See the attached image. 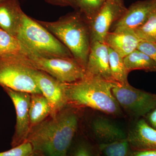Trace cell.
<instances>
[{"label": "cell", "instance_id": "1", "mask_svg": "<svg viewBox=\"0 0 156 156\" xmlns=\"http://www.w3.org/2000/svg\"><path fill=\"white\" fill-rule=\"evenodd\" d=\"M79 122L76 108L67 105L31 128L26 141L31 144L39 156H67Z\"/></svg>", "mask_w": 156, "mask_h": 156}, {"label": "cell", "instance_id": "2", "mask_svg": "<svg viewBox=\"0 0 156 156\" xmlns=\"http://www.w3.org/2000/svg\"><path fill=\"white\" fill-rule=\"evenodd\" d=\"M115 82L87 76L80 80L66 83L68 105L73 107H87L113 116L122 115L121 107L112 89Z\"/></svg>", "mask_w": 156, "mask_h": 156}, {"label": "cell", "instance_id": "3", "mask_svg": "<svg viewBox=\"0 0 156 156\" xmlns=\"http://www.w3.org/2000/svg\"><path fill=\"white\" fill-rule=\"evenodd\" d=\"M37 20L69 50L73 58L86 70L91 37L89 24L80 12L69 13L54 22Z\"/></svg>", "mask_w": 156, "mask_h": 156}, {"label": "cell", "instance_id": "4", "mask_svg": "<svg viewBox=\"0 0 156 156\" xmlns=\"http://www.w3.org/2000/svg\"><path fill=\"white\" fill-rule=\"evenodd\" d=\"M16 38L22 44L28 55L48 58H73L69 50L58 39L37 20L24 13Z\"/></svg>", "mask_w": 156, "mask_h": 156}, {"label": "cell", "instance_id": "5", "mask_svg": "<svg viewBox=\"0 0 156 156\" xmlns=\"http://www.w3.org/2000/svg\"><path fill=\"white\" fill-rule=\"evenodd\" d=\"M23 60L29 67L47 73L64 83H74L86 76V70L73 58L28 55Z\"/></svg>", "mask_w": 156, "mask_h": 156}, {"label": "cell", "instance_id": "6", "mask_svg": "<svg viewBox=\"0 0 156 156\" xmlns=\"http://www.w3.org/2000/svg\"><path fill=\"white\" fill-rule=\"evenodd\" d=\"M13 56L0 58V86L17 92L42 93L23 57Z\"/></svg>", "mask_w": 156, "mask_h": 156}, {"label": "cell", "instance_id": "7", "mask_svg": "<svg viewBox=\"0 0 156 156\" xmlns=\"http://www.w3.org/2000/svg\"><path fill=\"white\" fill-rule=\"evenodd\" d=\"M112 92L122 109L132 116H145L156 108V94L136 89L129 83H115Z\"/></svg>", "mask_w": 156, "mask_h": 156}, {"label": "cell", "instance_id": "8", "mask_svg": "<svg viewBox=\"0 0 156 156\" xmlns=\"http://www.w3.org/2000/svg\"><path fill=\"white\" fill-rule=\"evenodd\" d=\"M30 68L31 73L37 86L50 104L51 109L50 116L55 115L68 105L66 94V83L42 71Z\"/></svg>", "mask_w": 156, "mask_h": 156}, {"label": "cell", "instance_id": "9", "mask_svg": "<svg viewBox=\"0 0 156 156\" xmlns=\"http://www.w3.org/2000/svg\"><path fill=\"white\" fill-rule=\"evenodd\" d=\"M127 9L124 5L106 0L94 19L87 22L90 30L91 44L95 42L105 43V37L110 29L122 16Z\"/></svg>", "mask_w": 156, "mask_h": 156}, {"label": "cell", "instance_id": "10", "mask_svg": "<svg viewBox=\"0 0 156 156\" xmlns=\"http://www.w3.org/2000/svg\"><path fill=\"white\" fill-rule=\"evenodd\" d=\"M14 104L16 109V124L11 142L12 147L25 142L30 129L29 109L31 94L17 92L7 87H3Z\"/></svg>", "mask_w": 156, "mask_h": 156}, {"label": "cell", "instance_id": "11", "mask_svg": "<svg viewBox=\"0 0 156 156\" xmlns=\"http://www.w3.org/2000/svg\"><path fill=\"white\" fill-rule=\"evenodd\" d=\"M156 11V0H144L133 3L122 16L112 26L113 30L127 28L134 30L143 25Z\"/></svg>", "mask_w": 156, "mask_h": 156}, {"label": "cell", "instance_id": "12", "mask_svg": "<svg viewBox=\"0 0 156 156\" xmlns=\"http://www.w3.org/2000/svg\"><path fill=\"white\" fill-rule=\"evenodd\" d=\"M86 74L87 76L114 82L110 69L108 47L105 43L95 42L91 44Z\"/></svg>", "mask_w": 156, "mask_h": 156}, {"label": "cell", "instance_id": "13", "mask_svg": "<svg viewBox=\"0 0 156 156\" xmlns=\"http://www.w3.org/2000/svg\"><path fill=\"white\" fill-rule=\"evenodd\" d=\"M140 41L134 30L120 27L109 32L105 43L124 58L137 49Z\"/></svg>", "mask_w": 156, "mask_h": 156}, {"label": "cell", "instance_id": "14", "mask_svg": "<svg viewBox=\"0 0 156 156\" xmlns=\"http://www.w3.org/2000/svg\"><path fill=\"white\" fill-rule=\"evenodd\" d=\"M133 151L156 150V129L144 119L136 122L127 134Z\"/></svg>", "mask_w": 156, "mask_h": 156}, {"label": "cell", "instance_id": "15", "mask_svg": "<svg viewBox=\"0 0 156 156\" xmlns=\"http://www.w3.org/2000/svg\"><path fill=\"white\" fill-rule=\"evenodd\" d=\"M24 12L18 0L0 2V28L16 37Z\"/></svg>", "mask_w": 156, "mask_h": 156}, {"label": "cell", "instance_id": "16", "mask_svg": "<svg viewBox=\"0 0 156 156\" xmlns=\"http://www.w3.org/2000/svg\"><path fill=\"white\" fill-rule=\"evenodd\" d=\"M92 129L98 144L113 142L127 137V134L120 126L105 117L95 119L92 122Z\"/></svg>", "mask_w": 156, "mask_h": 156}, {"label": "cell", "instance_id": "17", "mask_svg": "<svg viewBox=\"0 0 156 156\" xmlns=\"http://www.w3.org/2000/svg\"><path fill=\"white\" fill-rule=\"evenodd\" d=\"M51 113L50 104L42 93L31 94L29 109L30 129L44 121Z\"/></svg>", "mask_w": 156, "mask_h": 156}, {"label": "cell", "instance_id": "18", "mask_svg": "<svg viewBox=\"0 0 156 156\" xmlns=\"http://www.w3.org/2000/svg\"><path fill=\"white\" fill-rule=\"evenodd\" d=\"M124 61L129 73L131 71L137 69L156 72V62L137 49L124 57Z\"/></svg>", "mask_w": 156, "mask_h": 156}, {"label": "cell", "instance_id": "19", "mask_svg": "<svg viewBox=\"0 0 156 156\" xmlns=\"http://www.w3.org/2000/svg\"><path fill=\"white\" fill-rule=\"evenodd\" d=\"M27 55V51L18 39L0 28V58Z\"/></svg>", "mask_w": 156, "mask_h": 156}, {"label": "cell", "instance_id": "20", "mask_svg": "<svg viewBox=\"0 0 156 156\" xmlns=\"http://www.w3.org/2000/svg\"><path fill=\"white\" fill-rule=\"evenodd\" d=\"M108 49L110 69L113 80L118 83H129L128 76L129 73L126 69L124 58L109 47Z\"/></svg>", "mask_w": 156, "mask_h": 156}, {"label": "cell", "instance_id": "21", "mask_svg": "<svg viewBox=\"0 0 156 156\" xmlns=\"http://www.w3.org/2000/svg\"><path fill=\"white\" fill-rule=\"evenodd\" d=\"M96 146L100 156H130L133 151L127 137L113 142L99 144Z\"/></svg>", "mask_w": 156, "mask_h": 156}, {"label": "cell", "instance_id": "22", "mask_svg": "<svg viewBox=\"0 0 156 156\" xmlns=\"http://www.w3.org/2000/svg\"><path fill=\"white\" fill-rule=\"evenodd\" d=\"M76 9L88 23L94 19L103 7L106 0H75Z\"/></svg>", "mask_w": 156, "mask_h": 156}, {"label": "cell", "instance_id": "23", "mask_svg": "<svg viewBox=\"0 0 156 156\" xmlns=\"http://www.w3.org/2000/svg\"><path fill=\"white\" fill-rule=\"evenodd\" d=\"M134 30L140 41L156 44V11L143 25Z\"/></svg>", "mask_w": 156, "mask_h": 156}, {"label": "cell", "instance_id": "24", "mask_svg": "<svg viewBox=\"0 0 156 156\" xmlns=\"http://www.w3.org/2000/svg\"><path fill=\"white\" fill-rule=\"evenodd\" d=\"M97 146L84 139L74 140L67 156H97Z\"/></svg>", "mask_w": 156, "mask_h": 156}, {"label": "cell", "instance_id": "25", "mask_svg": "<svg viewBox=\"0 0 156 156\" xmlns=\"http://www.w3.org/2000/svg\"><path fill=\"white\" fill-rule=\"evenodd\" d=\"M0 156H39L31 144L26 141L20 145L6 151L0 152Z\"/></svg>", "mask_w": 156, "mask_h": 156}, {"label": "cell", "instance_id": "26", "mask_svg": "<svg viewBox=\"0 0 156 156\" xmlns=\"http://www.w3.org/2000/svg\"><path fill=\"white\" fill-rule=\"evenodd\" d=\"M136 49L145 53L156 62V44L140 41Z\"/></svg>", "mask_w": 156, "mask_h": 156}, {"label": "cell", "instance_id": "27", "mask_svg": "<svg viewBox=\"0 0 156 156\" xmlns=\"http://www.w3.org/2000/svg\"><path fill=\"white\" fill-rule=\"evenodd\" d=\"M46 2L53 5L60 6H71L76 8L75 0H45Z\"/></svg>", "mask_w": 156, "mask_h": 156}, {"label": "cell", "instance_id": "28", "mask_svg": "<svg viewBox=\"0 0 156 156\" xmlns=\"http://www.w3.org/2000/svg\"><path fill=\"white\" fill-rule=\"evenodd\" d=\"M146 116L147 122L152 127L156 129V108L147 114Z\"/></svg>", "mask_w": 156, "mask_h": 156}, {"label": "cell", "instance_id": "29", "mask_svg": "<svg viewBox=\"0 0 156 156\" xmlns=\"http://www.w3.org/2000/svg\"><path fill=\"white\" fill-rule=\"evenodd\" d=\"M130 156H156V150L132 151Z\"/></svg>", "mask_w": 156, "mask_h": 156}, {"label": "cell", "instance_id": "30", "mask_svg": "<svg viewBox=\"0 0 156 156\" xmlns=\"http://www.w3.org/2000/svg\"><path fill=\"white\" fill-rule=\"evenodd\" d=\"M111 1H114V2H116L121 4V5H124V3H123V0H111Z\"/></svg>", "mask_w": 156, "mask_h": 156}, {"label": "cell", "instance_id": "31", "mask_svg": "<svg viewBox=\"0 0 156 156\" xmlns=\"http://www.w3.org/2000/svg\"><path fill=\"white\" fill-rule=\"evenodd\" d=\"M3 1H4V0H0V2H2Z\"/></svg>", "mask_w": 156, "mask_h": 156}, {"label": "cell", "instance_id": "32", "mask_svg": "<svg viewBox=\"0 0 156 156\" xmlns=\"http://www.w3.org/2000/svg\"><path fill=\"white\" fill-rule=\"evenodd\" d=\"M99 156V155L98 154V156Z\"/></svg>", "mask_w": 156, "mask_h": 156}]
</instances>
